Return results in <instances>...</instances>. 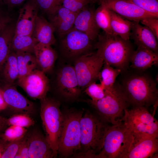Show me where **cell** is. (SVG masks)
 I'll return each instance as SVG.
<instances>
[{
	"instance_id": "obj_1",
	"label": "cell",
	"mask_w": 158,
	"mask_h": 158,
	"mask_svg": "<svg viewBox=\"0 0 158 158\" xmlns=\"http://www.w3.org/2000/svg\"><path fill=\"white\" fill-rule=\"evenodd\" d=\"M108 123L89 111L83 115L80 121V149L74 157L96 158L102 148Z\"/></svg>"
},
{
	"instance_id": "obj_2",
	"label": "cell",
	"mask_w": 158,
	"mask_h": 158,
	"mask_svg": "<svg viewBox=\"0 0 158 158\" xmlns=\"http://www.w3.org/2000/svg\"><path fill=\"white\" fill-rule=\"evenodd\" d=\"M94 47L104 63L121 71L126 68L134 51L129 40L114 34H99Z\"/></svg>"
},
{
	"instance_id": "obj_3",
	"label": "cell",
	"mask_w": 158,
	"mask_h": 158,
	"mask_svg": "<svg viewBox=\"0 0 158 158\" xmlns=\"http://www.w3.org/2000/svg\"><path fill=\"white\" fill-rule=\"evenodd\" d=\"M129 105L148 107L158 102V91L155 82L145 75H136L127 78L121 87Z\"/></svg>"
},
{
	"instance_id": "obj_4",
	"label": "cell",
	"mask_w": 158,
	"mask_h": 158,
	"mask_svg": "<svg viewBox=\"0 0 158 158\" xmlns=\"http://www.w3.org/2000/svg\"><path fill=\"white\" fill-rule=\"evenodd\" d=\"M106 94L97 101L87 99L88 103L96 111L97 116L104 122L115 124L122 117L124 110L129 105L121 86L115 85L111 88L105 90Z\"/></svg>"
},
{
	"instance_id": "obj_5",
	"label": "cell",
	"mask_w": 158,
	"mask_h": 158,
	"mask_svg": "<svg viewBox=\"0 0 158 158\" xmlns=\"http://www.w3.org/2000/svg\"><path fill=\"white\" fill-rule=\"evenodd\" d=\"M134 139L132 133L121 120L109 126L102 148L96 158H125Z\"/></svg>"
},
{
	"instance_id": "obj_6",
	"label": "cell",
	"mask_w": 158,
	"mask_h": 158,
	"mask_svg": "<svg viewBox=\"0 0 158 158\" xmlns=\"http://www.w3.org/2000/svg\"><path fill=\"white\" fill-rule=\"evenodd\" d=\"M83 110L69 109L63 113V121L59 138L57 154L60 157H74L80 147V121Z\"/></svg>"
},
{
	"instance_id": "obj_7",
	"label": "cell",
	"mask_w": 158,
	"mask_h": 158,
	"mask_svg": "<svg viewBox=\"0 0 158 158\" xmlns=\"http://www.w3.org/2000/svg\"><path fill=\"white\" fill-rule=\"evenodd\" d=\"M40 116L46 138L54 152L57 155L59 141L63 121L60 110V103L46 97L40 100Z\"/></svg>"
},
{
	"instance_id": "obj_8",
	"label": "cell",
	"mask_w": 158,
	"mask_h": 158,
	"mask_svg": "<svg viewBox=\"0 0 158 158\" xmlns=\"http://www.w3.org/2000/svg\"><path fill=\"white\" fill-rule=\"evenodd\" d=\"M132 133L134 139L146 137L158 138V122L147 108L133 107L124 109L121 119Z\"/></svg>"
},
{
	"instance_id": "obj_9",
	"label": "cell",
	"mask_w": 158,
	"mask_h": 158,
	"mask_svg": "<svg viewBox=\"0 0 158 158\" xmlns=\"http://www.w3.org/2000/svg\"><path fill=\"white\" fill-rule=\"evenodd\" d=\"M73 66L81 89L99 79L104 64L103 59L96 51L88 53L76 59Z\"/></svg>"
},
{
	"instance_id": "obj_10",
	"label": "cell",
	"mask_w": 158,
	"mask_h": 158,
	"mask_svg": "<svg viewBox=\"0 0 158 158\" xmlns=\"http://www.w3.org/2000/svg\"><path fill=\"white\" fill-rule=\"evenodd\" d=\"M60 38L61 54L69 60L90 52L93 47L92 41L88 36L74 27Z\"/></svg>"
},
{
	"instance_id": "obj_11",
	"label": "cell",
	"mask_w": 158,
	"mask_h": 158,
	"mask_svg": "<svg viewBox=\"0 0 158 158\" xmlns=\"http://www.w3.org/2000/svg\"><path fill=\"white\" fill-rule=\"evenodd\" d=\"M55 83L57 93L65 101H75L81 94L82 89L73 66L65 65L59 68L57 72Z\"/></svg>"
},
{
	"instance_id": "obj_12",
	"label": "cell",
	"mask_w": 158,
	"mask_h": 158,
	"mask_svg": "<svg viewBox=\"0 0 158 158\" xmlns=\"http://www.w3.org/2000/svg\"><path fill=\"white\" fill-rule=\"evenodd\" d=\"M17 84L29 97L40 100L46 97L49 89V81L44 73L36 69L18 79Z\"/></svg>"
},
{
	"instance_id": "obj_13",
	"label": "cell",
	"mask_w": 158,
	"mask_h": 158,
	"mask_svg": "<svg viewBox=\"0 0 158 158\" xmlns=\"http://www.w3.org/2000/svg\"><path fill=\"white\" fill-rule=\"evenodd\" d=\"M99 3L131 21L140 22L145 18H158L128 0H101Z\"/></svg>"
},
{
	"instance_id": "obj_14",
	"label": "cell",
	"mask_w": 158,
	"mask_h": 158,
	"mask_svg": "<svg viewBox=\"0 0 158 158\" xmlns=\"http://www.w3.org/2000/svg\"><path fill=\"white\" fill-rule=\"evenodd\" d=\"M38 8L35 0H29L20 9L15 34L32 35Z\"/></svg>"
},
{
	"instance_id": "obj_15",
	"label": "cell",
	"mask_w": 158,
	"mask_h": 158,
	"mask_svg": "<svg viewBox=\"0 0 158 158\" xmlns=\"http://www.w3.org/2000/svg\"><path fill=\"white\" fill-rule=\"evenodd\" d=\"M3 96L7 107L16 113L34 114L33 103L20 93L13 85H6L2 89Z\"/></svg>"
},
{
	"instance_id": "obj_16",
	"label": "cell",
	"mask_w": 158,
	"mask_h": 158,
	"mask_svg": "<svg viewBox=\"0 0 158 158\" xmlns=\"http://www.w3.org/2000/svg\"><path fill=\"white\" fill-rule=\"evenodd\" d=\"M27 137L29 145V158H51L57 155L45 136L40 131L34 130Z\"/></svg>"
},
{
	"instance_id": "obj_17",
	"label": "cell",
	"mask_w": 158,
	"mask_h": 158,
	"mask_svg": "<svg viewBox=\"0 0 158 158\" xmlns=\"http://www.w3.org/2000/svg\"><path fill=\"white\" fill-rule=\"evenodd\" d=\"M158 138L146 137L134 139L125 158L157 157L158 151Z\"/></svg>"
},
{
	"instance_id": "obj_18",
	"label": "cell",
	"mask_w": 158,
	"mask_h": 158,
	"mask_svg": "<svg viewBox=\"0 0 158 158\" xmlns=\"http://www.w3.org/2000/svg\"><path fill=\"white\" fill-rule=\"evenodd\" d=\"M95 11L87 6L77 13L73 27L85 33L92 41L97 38L100 28L95 18Z\"/></svg>"
},
{
	"instance_id": "obj_19",
	"label": "cell",
	"mask_w": 158,
	"mask_h": 158,
	"mask_svg": "<svg viewBox=\"0 0 158 158\" xmlns=\"http://www.w3.org/2000/svg\"><path fill=\"white\" fill-rule=\"evenodd\" d=\"M130 37L137 47H143L158 52V40L151 30L140 25L139 21H134Z\"/></svg>"
},
{
	"instance_id": "obj_20",
	"label": "cell",
	"mask_w": 158,
	"mask_h": 158,
	"mask_svg": "<svg viewBox=\"0 0 158 158\" xmlns=\"http://www.w3.org/2000/svg\"><path fill=\"white\" fill-rule=\"evenodd\" d=\"M131 67L133 68L144 70L157 65L158 63V54L153 51L138 46L130 57Z\"/></svg>"
},
{
	"instance_id": "obj_21",
	"label": "cell",
	"mask_w": 158,
	"mask_h": 158,
	"mask_svg": "<svg viewBox=\"0 0 158 158\" xmlns=\"http://www.w3.org/2000/svg\"><path fill=\"white\" fill-rule=\"evenodd\" d=\"M34 54L40 70L45 74L51 72L57 58V53L51 46L37 43L34 48Z\"/></svg>"
},
{
	"instance_id": "obj_22",
	"label": "cell",
	"mask_w": 158,
	"mask_h": 158,
	"mask_svg": "<svg viewBox=\"0 0 158 158\" xmlns=\"http://www.w3.org/2000/svg\"><path fill=\"white\" fill-rule=\"evenodd\" d=\"M54 28L52 24L42 16L38 15L32 34L38 43L51 46L56 40L54 33Z\"/></svg>"
},
{
	"instance_id": "obj_23",
	"label": "cell",
	"mask_w": 158,
	"mask_h": 158,
	"mask_svg": "<svg viewBox=\"0 0 158 158\" xmlns=\"http://www.w3.org/2000/svg\"><path fill=\"white\" fill-rule=\"evenodd\" d=\"M110 10V25L114 34L125 40H129L134 21L129 20Z\"/></svg>"
},
{
	"instance_id": "obj_24",
	"label": "cell",
	"mask_w": 158,
	"mask_h": 158,
	"mask_svg": "<svg viewBox=\"0 0 158 158\" xmlns=\"http://www.w3.org/2000/svg\"><path fill=\"white\" fill-rule=\"evenodd\" d=\"M15 25L11 21L0 33V71L11 51V42L15 34Z\"/></svg>"
},
{
	"instance_id": "obj_25",
	"label": "cell",
	"mask_w": 158,
	"mask_h": 158,
	"mask_svg": "<svg viewBox=\"0 0 158 158\" xmlns=\"http://www.w3.org/2000/svg\"><path fill=\"white\" fill-rule=\"evenodd\" d=\"M6 85H13L18 77V70L15 52L11 51L7 56L1 71Z\"/></svg>"
},
{
	"instance_id": "obj_26",
	"label": "cell",
	"mask_w": 158,
	"mask_h": 158,
	"mask_svg": "<svg viewBox=\"0 0 158 158\" xmlns=\"http://www.w3.org/2000/svg\"><path fill=\"white\" fill-rule=\"evenodd\" d=\"M18 70V79L28 75L36 69L38 66L34 54L28 52H16Z\"/></svg>"
},
{
	"instance_id": "obj_27",
	"label": "cell",
	"mask_w": 158,
	"mask_h": 158,
	"mask_svg": "<svg viewBox=\"0 0 158 158\" xmlns=\"http://www.w3.org/2000/svg\"><path fill=\"white\" fill-rule=\"evenodd\" d=\"M37 43L32 36L15 34L11 42V51L34 53V48Z\"/></svg>"
},
{
	"instance_id": "obj_28",
	"label": "cell",
	"mask_w": 158,
	"mask_h": 158,
	"mask_svg": "<svg viewBox=\"0 0 158 158\" xmlns=\"http://www.w3.org/2000/svg\"><path fill=\"white\" fill-rule=\"evenodd\" d=\"M121 71L120 69L114 68L104 62L99 74V79L105 90L109 89L113 87L116 78Z\"/></svg>"
},
{
	"instance_id": "obj_29",
	"label": "cell",
	"mask_w": 158,
	"mask_h": 158,
	"mask_svg": "<svg viewBox=\"0 0 158 158\" xmlns=\"http://www.w3.org/2000/svg\"><path fill=\"white\" fill-rule=\"evenodd\" d=\"M95 18L96 23L100 29L107 34H114L110 25V9L105 5L100 4L95 11Z\"/></svg>"
},
{
	"instance_id": "obj_30",
	"label": "cell",
	"mask_w": 158,
	"mask_h": 158,
	"mask_svg": "<svg viewBox=\"0 0 158 158\" xmlns=\"http://www.w3.org/2000/svg\"><path fill=\"white\" fill-rule=\"evenodd\" d=\"M27 131L26 128L11 125L5 130L0 138L2 139V142L4 143L13 142L23 138Z\"/></svg>"
},
{
	"instance_id": "obj_31",
	"label": "cell",
	"mask_w": 158,
	"mask_h": 158,
	"mask_svg": "<svg viewBox=\"0 0 158 158\" xmlns=\"http://www.w3.org/2000/svg\"><path fill=\"white\" fill-rule=\"evenodd\" d=\"M8 126L15 125L27 128L33 126L35 121L30 115L25 113H16L6 119Z\"/></svg>"
},
{
	"instance_id": "obj_32",
	"label": "cell",
	"mask_w": 158,
	"mask_h": 158,
	"mask_svg": "<svg viewBox=\"0 0 158 158\" xmlns=\"http://www.w3.org/2000/svg\"><path fill=\"white\" fill-rule=\"evenodd\" d=\"M77 13L72 12L68 16L53 26L55 31L56 32L60 38L73 27Z\"/></svg>"
},
{
	"instance_id": "obj_33",
	"label": "cell",
	"mask_w": 158,
	"mask_h": 158,
	"mask_svg": "<svg viewBox=\"0 0 158 158\" xmlns=\"http://www.w3.org/2000/svg\"><path fill=\"white\" fill-rule=\"evenodd\" d=\"M158 18V0H128Z\"/></svg>"
},
{
	"instance_id": "obj_34",
	"label": "cell",
	"mask_w": 158,
	"mask_h": 158,
	"mask_svg": "<svg viewBox=\"0 0 158 158\" xmlns=\"http://www.w3.org/2000/svg\"><path fill=\"white\" fill-rule=\"evenodd\" d=\"M86 93L93 101L99 100L105 95V90L100 83L97 84L93 82L86 87L85 88Z\"/></svg>"
},
{
	"instance_id": "obj_35",
	"label": "cell",
	"mask_w": 158,
	"mask_h": 158,
	"mask_svg": "<svg viewBox=\"0 0 158 158\" xmlns=\"http://www.w3.org/2000/svg\"><path fill=\"white\" fill-rule=\"evenodd\" d=\"M24 137L20 140L13 142L8 143L2 142L4 143V147L1 158H15Z\"/></svg>"
},
{
	"instance_id": "obj_36",
	"label": "cell",
	"mask_w": 158,
	"mask_h": 158,
	"mask_svg": "<svg viewBox=\"0 0 158 158\" xmlns=\"http://www.w3.org/2000/svg\"><path fill=\"white\" fill-rule=\"evenodd\" d=\"M38 8L49 15L62 4V0H35Z\"/></svg>"
},
{
	"instance_id": "obj_37",
	"label": "cell",
	"mask_w": 158,
	"mask_h": 158,
	"mask_svg": "<svg viewBox=\"0 0 158 158\" xmlns=\"http://www.w3.org/2000/svg\"><path fill=\"white\" fill-rule=\"evenodd\" d=\"M90 3V0H62V5L71 11L77 13Z\"/></svg>"
},
{
	"instance_id": "obj_38",
	"label": "cell",
	"mask_w": 158,
	"mask_h": 158,
	"mask_svg": "<svg viewBox=\"0 0 158 158\" xmlns=\"http://www.w3.org/2000/svg\"><path fill=\"white\" fill-rule=\"evenodd\" d=\"M140 23L147 27L158 39V18H145L140 21Z\"/></svg>"
},
{
	"instance_id": "obj_39",
	"label": "cell",
	"mask_w": 158,
	"mask_h": 158,
	"mask_svg": "<svg viewBox=\"0 0 158 158\" xmlns=\"http://www.w3.org/2000/svg\"><path fill=\"white\" fill-rule=\"evenodd\" d=\"M15 158H29V145L27 135L25 136Z\"/></svg>"
},
{
	"instance_id": "obj_40",
	"label": "cell",
	"mask_w": 158,
	"mask_h": 158,
	"mask_svg": "<svg viewBox=\"0 0 158 158\" xmlns=\"http://www.w3.org/2000/svg\"><path fill=\"white\" fill-rule=\"evenodd\" d=\"M12 20L10 16L6 13H0V33L4 28Z\"/></svg>"
},
{
	"instance_id": "obj_41",
	"label": "cell",
	"mask_w": 158,
	"mask_h": 158,
	"mask_svg": "<svg viewBox=\"0 0 158 158\" xmlns=\"http://www.w3.org/2000/svg\"><path fill=\"white\" fill-rule=\"evenodd\" d=\"M26 0H3L9 7H13L19 6Z\"/></svg>"
},
{
	"instance_id": "obj_42",
	"label": "cell",
	"mask_w": 158,
	"mask_h": 158,
	"mask_svg": "<svg viewBox=\"0 0 158 158\" xmlns=\"http://www.w3.org/2000/svg\"><path fill=\"white\" fill-rule=\"evenodd\" d=\"M8 126L6 121V119L0 115V137Z\"/></svg>"
},
{
	"instance_id": "obj_43",
	"label": "cell",
	"mask_w": 158,
	"mask_h": 158,
	"mask_svg": "<svg viewBox=\"0 0 158 158\" xmlns=\"http://www.w3.org/2000/svg\"><path fill=\"white\" fill-rule=\"evenodd\" d=\"M7 106L3 96L2 89H0V111L6 108Z\"/></svg>"
},
{
	"instance_id": "obj_44",
	"label": "cell",
	"mask_w": 158,
	"mask_h": 158,
	"mask_svg": "<svg viewBox=\"0 0 158 158\" xmlns=\"http://www.w3.org/2000/svg\"><path fill=\"white\" fill-rule=\"evenodd\" d=\"M101 0H90V2H99Z\"/></svg>"
}]
</instances>
